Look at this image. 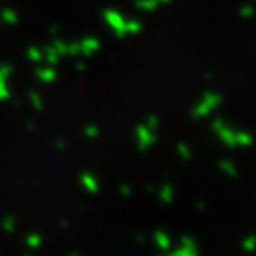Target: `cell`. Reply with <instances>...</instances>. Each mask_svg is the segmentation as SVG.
Returning <instances> with one entry per match:
<instances>
[{
    "label": "cell",
    "instance_id": "cell-1",
    "mask_svg": "<svg viewBox=\"0 0 256 256\" xmlns=\"http://www.w3.org/2000/svg\"><path fill=\"white\" fill-rule=\"evenodd\" d=\"M240 248H242L244 252H248V254H252V252L256 251V235L254 233H249L248 236H244L242 242H240Z\"/></svg>",
    "mask_w": 256,
    "mask_h": 256
},
{
    "label": "cell",
    "instance_id": "cell-2",
    "mask_svg": "<svg viewBox=\"0 0 256 256\" xmlns=\"http://www.w3.org/2000/svg\"><path fill=\"white\" fill-rule=\"evenodd\" d=\"M155 242L156 246H158L162 251H168V249H171V236L168 235L166 232H156L155 233Z\"/></svg>",
    "mask_w": 256,
    "mask_h": 256
},
{
    "label": "cell",
    "instance_id": "cell-3",
    "mask_svg": "<svg viewBox=\"0 0 256 256\" xmlns=\"http://www.w3.org/2000/svg\"><path fill=\"white\" fill-rule=\"evenodd\" d=\"M219 137H220V140H222L224 144H228V146H236V139H235V134L230 130V128H224V126H220L219 130Z\"/></svg>",
    "mask_w": 256,
    "mask_h": 256
},
{
    "label": "cell",
    "instance_id": "cell-4",
    "mask_svg": "<svg viewBox=\"0 0 256 256\" xmlns=\"http://www.w3.org/2000/svg\"><path fill=\"white\" fill-rule=\"evenodd\" d=\"M219 169L224 172V174L232 176V178H236V176H238V171H236V166L233 164L232 160H220V162H219Z\"/></svg>",
    "mask_w": 256,
    "mask_h": 256
},
{
    "label": "cell",
    "instance_id": "cell-5",
    "mask_svg": "<svg viewBox=\"0 0 256 256\" xmlns=\"http://www.w3.org/2000/svg\"><path fill=\"white\" fill-rule=\"evenodd\" d=\"M172 198H174V190H172V185L166 184L164 187L160 188V200L164 203H172Z\"/></svg>",
    "mask_w": 256,
    "mask_h": 256
},
{
    "label": "cell",
    "instance_id": "cell-6",
    "mask_svg": "<svg viewBox=\"0 0 256 256\" xmlns=\"http://www.w3.org/2000/svg\"><path fill=\"white\" fill-rule=\"evenodd\" d=\"M235 139H236V144H240V146H251L252 144V137L246 132L235 134Z\"/></svg>",
    "mask_w": 256,
    "mask_h": 256
},
{
    "label": "cell",
    "instance_id": "cell-7",
    "mask_svg": "<svg viewBox=\"0 0 256 256\" xmlns=\"http://www.w3.org/2000/svg\"><path fill=\"white\" fill-rule=\"evenodd\" d=\"M174 256H200V251L198 249H188V248H178L174 252H172Z\"/></svg>",
    "mask_w": 256,
    "mask_h": 256
},
{
    "label": "cell",
    "instance_id": "cell-8",
    "mask_svg": "<svg viewBox=\"0 0 256 256\" xmlns=\"http://www.w3.org/2000/svg\"><path fill=\"white\" fill-rule=\"evenodd\" d=\"M180 246H182V248H188V249H198L196 240L192 238V236H187V235L180 238Z\"/></svg>",
    "mask_w": 256,
    "mask_h": 256
},
{
    "label": "cell",
    "instance_id": "cell-9",
    "mask_svg": "<svg viewBox=\"0 0 256 256\" xmlns=\"http://www.w3.org/2000/svg\"><path fill=\"white\" fill-rule=\"evenodd\" d=\"M178 152H180V155L184 156L185 160L190 158V152H188V148H187V146H184V144H180V146H178Z\"/></svg>",
    "mask_w": 256,
    "mask_h": 256
},
{
    "label": "cell",
    "instance_id": "cell-10",
    "mask_svg": "<svg viewBox=\"0 0 256 256\" xmlns=\"http://www.w3.org/2000/svg\"><path fill=\"white\" fill-rule=\"evenodd\" d=\"M194 204H196V208H198V210H201V212H203V210H206V204H204L201 200H196V201H194Z\"/></svg>",
    "mask_w": 256,
    "mask_h": 256
},
{
    "label": "cell",
    "instance_id": "cell-11",
    "mask_svg": "<svg viewBox=\"0 0 256 256\" xmlns=\"http://www.w3.org/2000/svg\"><path fill=\"white\" fill-rule=\"evenodd\" d=\"M164 256H174V254H172V252H171V254H164Z\"/></svg>",
    "mask_w": 256,
    "mask_h": 256
}]
</instances>
